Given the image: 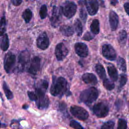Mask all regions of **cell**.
Segmentation results:
<instances>
[{
    "label": "cell",
    "mask_w": 129,
    "mask_h": 129,
    "mask_svg": "<svg viewBox=\"0 0 129 129\" xmlns=\"http://www.w3.org/2000/svg\"><path fill=\"white\" fill-rule=\"evenodd\" d=\"M70 125L74 129H84L78 122L74 120H72L71 121Z\"/></svg>",
    "instance_id": "d590c367"
},
{
    "label": "cell",
    "mask_w": 129,
    "mask_h": 129,
    "mask_svg": "<svg viewBox=\"0 0 129 129\" xmlns=\"http://www.w3.org/2000/svg\"><path fill=\"white\" fill-rule=\"evenodd\" d=\"M61 11L60 8H58L56 6L53 7L51 15L50 18V21L53 27H56L60 23L61 18Z\"/></svg>",
    "instance_id": "ba28073f"
},
{
    "label": "cell",
    "mask_w": 129,
    "mask_h": 129,
    "mask_svg": "<svg viewBox=\"0 0 129 129\" xmlns=\"http://www.w3.org/2000/svg\"><path fill=\"white\" fill-rule=\"evenodd\" d=\"M95 70L97 74L102 80H104L106 78L105 70L103 66L100 63H98L95 66Z\"/></svg>",
    "instance_id": "7402d4cb"
},
{
    "label": "cell",
    "mask_w": 129,
    "mask_h": 129,
    "mask_svg": "<svg viewBox=\"0 0 129 129\" xmlns=\"http://www.w3.org/2000/svg\"><path fill=\"white\" fill-rule=\"evenodd\" d=\"M80 17L84 23L86 22L87 18V14L85 9L83 8H82L80 10Z\"/></svg>",
    "instance_id": "e575fe53"
},
{
    "label": "cell",
    "mask_w": 129,
    "mask_h": 129,
    "mask_svg": "<svg viewBox=\"0 0 129 129\" xmlns=\"http://www.w3.org/2000/svg\"><path fill=\"white\" fill-rule=\"evenodd\" d=\"M127 81V79L126 75L125 74H121L119 80V87L122 88L126 84Z\"/></svg>",
    "instance_id": "836d02e7"
},
{
    "label": "cell",
    "mask_w": 129,
    "mask_h": 129,
    "mask_svg": "<svg viewBox=\"0 0 129 129\" xmlns=\"http://www.w3.org/2000/svg\"><path fill=\"white\" fill-rule=\"evenodd\" d=\"M69 50L63 43H58L55 47V54L58 61L63 60L68 55Z\"/></svg>",
    "instance_id": "30bf717a"
},
{
    "label": "cell",
    "mask_w": 129,
    "mask_h": 129,
    "mask_svg": "<svg viewBox=\"0 0 129 129\" xmlns=\"http://www.w3.org/2000/svg\"><path fill=\"white\" fill-rule=\"evenodd\" d=\"M1 36H2L4 34V32L6 31V21L5 15H3L1 18Z\"/></svg>",
    "instance_id": "1f68e13d"
},
{
    "label": "cell",
    "mask_w": 129,
    "mask_h": 129,
    "mask_svg": "<svg viewBox=\"0 0 129 129\" xmlns=\"http://www.w3.org/2000/svg\"><path fill=\"white\" fill-rule=\"evenodd\" d=\"M59 30L62 34L65 36H70L74 34V30L72 27L69 25H64L60 27Z\"/></svg>",
    "instance_id": "ffe728a7"
},
{
    "label": "cell",
    "mask_w": 129,
    "mask_h": 129,
    "mask_svg": "<svg viewBox=\"0 0 129 129\" xmlns=\"http://www.w3.org/2000/svg\"><path fill=\"white\" fill-rule=\"evenodd\" d=\"M117 64L120 71L123 72H125L126 70V63L125 60L123 58L121 57H118L117 61Z\"/></svg>",
    "instance_id": "cb8c5ba5"
},
{
    "label": "cell",
    "mask_w": 129,
    "mask_h": 129,
    "mask_svg": "<svg viewBox=\"0 0 129 129\" xmlns=\"http://www.w3.org/2000/svg\"><path fill=\"white\" fill-rule=\"evenodd\" d=\"M71 113L79 120H85L89 117V113L86 110L82 107L73 105L70 107Z\"/></svg>",
    "instance_id": "8992f818"
},
{
    "label": "cell",
    "mask_w": 129,
    "mask_h": 129,
    "mask_svg": "<svg viewBox=\"0 0 129 129\" xmlns=\"http://www.w3.org/2000/svg\"><path fill=\"white\" fill-rule=\"evenodd\" d=\"M61 13L68 19L73 17L76 14L77 6L73 2L67 1L65 2L60 8Z\"/></svg>",
    "instance_id": "3957f363"
},
{
    "label": "cell",
    "mask_w": 129,
    "mask_h": 129,
    "mask_svg": "<svg viewBox=\"0 0 129 129\" xmlns=\"http://www.w3.org/2000/svg\"><path fill=\"white\" fill-rule=\"evenodd\" d=\"M76 53L81 57H85L88 54V48L87 45L82 42H78L75 45Z\"/></svg>",
    "instance_id": "4fadbf2b"
},
{
    "label": "cell",
    "mask_w": 129,
    "mask_h": 129,
    "mask_svg": "<svg viewBox=\"0 0 129 129\" xmlns=\"http://www.w3.org/2000/svg\"><path fill=\"white\" fill-rule=\"evenodd\" d=\"M48 86V83L47 81L44 80H40L37 84L36 89L35 93L37 97L45 95V93L47 90Z\"/></svg>",
    "instance_id": "9a60e30c"
},
{
    "label": "cell",
    "mask_w": 129,
    "mask_h": 129,
    "mask_svg": "<svg viewBox=\"0 0 129 129\" xmlns=\"http://www.w3.org/2000/svg\"><path fill=\"white\" fill-rule=\"evenodd\" d=\"M102 53L103 56L109 60H114L116 57V53L113 47L110 44H105L102 47Z\"/></svg>",
    "instance_id": "52a82bcc"
},
{
    "label": "cell",
    "mask_w": 129,
    "mask_h": 129,
    "mask_svg": "<svg viewBox=\"0 0 129 129\" xmlns=\"http://www.w3.org/2000/svg\"><path fill=\"white\" fill-rule=\"evenodd\" d=\"M87 10L90 15H95L98 11V3L97 0H85Z\"/></svg>",
    "instance_id": "7c38bea8"
},
{
    "label": "cell",
    "mask_w": 129,
    "mask_h": 129,
    "mask_svg": "<svg viewBox=\"0 0 129 129\" xmlns=\"http://www.w3.org/2000/svg\"><path fill=\"white\" fill-rule=\"evenodd\" d=\"M114 122L112 121H108L104 123L101 129H114Z\"/></svg>",
    "instance_id": "d6a6232c"
},
{
    "label": "cell",
    "mask_w": 129,
    "mask_h": 129,
    "mask_svg": "<svg viewBox=\"0 0 129 129\" xmlns=\"http://www.w3.org/2000/svg\"><path fill=\"white\" fill-rule=\"evenodd\" d=\"M82 80L85 83L93 85H96L98 82L96 77L92 73H87L84 74L82 76Z\"/></svg>",
    "instance_id": "ac0fdd59"
},
{
    "label": "cell",
    "mask_w": 129,
    "mask_h": 129,
    "mask_svg": "<svg viewBox=\"0 0 129 129\" xmlns=\"http://www.w3.org/2000/svg\"><path fill=\"white\" fill-rule=\"evenodd\" d=\"M109 22L112 31L116 29L118 24V17L116 13L113 11L110 12L109 14Z\"/></svg>",
    "instance_id": "2e32d148"
},
{
    "label": "cell",
    "mask_w": 129,
    "mask_h": 129,
    "mask_svg": "<svg viewBox=\"0 0 129 129\" xmlns=\"http://www.w3.org/2000/svg\"><path fill=\"white\" fill-rule=\"evenodd\" d=\"M9 47V40L7 34H4L1 36V47L3 51H6Z\"/></svg>",
    "instance_id": "44dd1931"
},
{
    "label": "cell",
    "mask_w": 129,
    "mask_h": 129,
    "mask_svg": "<svg viewBox=\"0 0 129 129\" xmlns=\"http://www.w3.org/2000/svg\"><path fill=\"white\" fill-rule=\"evenodd\" d=\"M22 17L26 23L29 22L32 17V13L31 11L29 9H26L23 13Z\"/></svg>",
    "instance_id": "484cf974"
},
{
    "label": "cell",
    "mask_w": 129,
    "mask_h": 129,
    "mask_svg": "<svg viewBox=\"0 0 129 129\" xmlns=\"http://www.w3.org/2000/svg\"><path fill=\"white\" fill-rule=\"evenodd\" d=\"M26 1H27V0H26Z\"/></svg>",
    "instance_id": "b9f144b4"
},
{
    "label": "cell",
    "mask_w": 129,
    "mask_h": 129,
    "mask_svg": "<svg viewBox=\"0 0 129 129\" xmlns=\"http://www.w3.org/2000/svg\"><path fill=\"white\" fill-rule=\"evenodd\" d=\"M27 94H28L29 98H30V99L31 100L35 101L37 100L38 97H37V95L36 93H34L32 91H28Z\"/></svg>",
    "instance_id": "74e56055"
},
{
    "label": "cell",
    "mask_w": 129,
    "mask_h": 129,
    "mask_svg": "<svg viewBox=\"0 0 129 129\" xmlns=\"http://www.w3.org/2000/svg\"><path fill=\"white\" fill-rule=\"evenodd\" d=\"M30 55L28 51L25 50L21 51L18 57V68L20 71H22L26 65L29 62Z\"/></svg>",
    "instance_id": "9c48e42d"
},
{
    "label": "cell",
    "mask_w": 129,
    "mask_h": 129,
    "mask_svg": "<svg viewBox=\"0 0 129 129\" xmlns=\"http://www.w3.org/2000/svg\"><path fill=\"white\" fill-rule=\"evenodd\" d=\"M93 113L99 118H103L107 115L109 108L107 105L103 102H99L95 104L93 107Z\"/></svg>",
    "instance_id": "5b68a950"
},
{
    "label": "cell",
    "mask_w": 129,
    "mask_h": 129,
    "mask_svg": "<svg viewBox=\"0 0 129 129\" xmlns=\"http://www.w3.org/2000/svg\"><path fill=\"white\" fill-rule=\"evenodd\" d=\"M90 30L94 34H97L99 32V22L97 19H94L92 21L90 25Z\"/></svg>",
    "instance_id": "603a6c76"
},
{
    "label": "cell",
    "mask_w": 129,
    "mask_h": 129,
    "mask_svg": "<svg viewBox=\"0 0 129 129\" xmlns=\"http://www.w3.org/2000/svg\"><path fill=\"white\" fill-rule=\"evenodd\" d=\"M93 33L89 32H87L83 37V39L86 40V41H90L91 39H92L94 37V35L93 34Z\"/></svg>",
    "instance_id": "8d00e7d4"
},
{
    "label": "cell",
    "mask_w": 129,
    "mask_h": 129,
    "mask_svg": "<svg viewBox=\"0 0 129 129\" xmlns=\"http://www.w3.org/2000/svg\"><path fill=\"white\" fill-rule=\"evenodd\" d=\"M99 92L98 90L93 87H91L83 90L80 94V99L82 102L86 104H90L94 102L98 98Z\"/></svg>",
    "instance_id": "7a4b0ae2"
},
{
    "label": "cell",
    "mask_w": 129,
    "mask_h": 129,
    "mask_svg": "<svg viewBox=\"0 0 129 129\" xmlns=\"http://www.w3.org/2000/svg\"><path fill=\"white\" fill-rule=\"evenodd\" d=\"M36 44L37 47L42 50H45L48 48L49 45V41L47 35L45 32H42L39 35L36 40Z\"/></svg>",
    "instance_id": "8fae6325"
},
{
    "label": "cell",
    "mask_w": 129,
    "mask_h": 129,
    "mask_svg": "<svg viewBox=\"0 0 129 129\" xmlns=\"http://www.w3.org/2000/svg\"><path fill=\"white\" fill-rule=\"evenodd\" d=\"M127 128V122L123 118H120L118 120L117 129H126Z\"/></svg>",
    "instance_id": "4dcf8cb0"
},
{
    "label": "cell",
    "mask_w": 129,
    "mask_h": 129,
    "mask_svg": "<svg viewBox=\"0 0 129 129\" xmlns=\"http://www.w3.org/2000/svg\"><path fill=\"white\" fill-rule=\"evenodd\" d=\"M22 0H12V2L14 6H17L22 3Z\"/></svg>",
    "instance_id": "ab89813d"
},
{
    "label": "cell",
    "mask_w": 129,
    "mask_h": 129,
    "mask_svg": "<svg viewBox=\"0 0 129 129\" xmlns=\"http://www.w3.org/2000/svg\"><path fill=\"white\" fill-rule=\"evenodd\" d=\"M103 84L104 87L108 90H112L114 88V84L113 82L110 81L107 78L103 80Z\"/></svg>",
    "instance_id": "f1b7e54d"
},
{
    "label": "cell",
    "mask_w": 129,
    "mask_h": 129,
    "mask_svg": "<svg viewBox=\"0 0 129 129\" xmlns=\"http://www.w3.org/2000/svg\"><path fill=\"white\" fill-rule=\"evenodd\" d=\"M40 67V59L39 57L35 56L33 58L28 69V72L33 75L37 74Z\"/></svg>",
    "instance_id": "5bb4252c"
},
{
    "label": "cell",
    "mask_w": 129,
    "mask_h": 129,
    "mask_svg": "<svg viewBox=\"0 0 129 129\" xmlns=\"http://www.w3.org/2000/svg\"><path fill=\"white\" fill-rule=\"evenodd\" d=\"M108 75L113 81H116L118 79V72L115 67L109 66L107 67Z\"/></svg>",
    "instance_id": "d6986e66"
},
{
    "label": "cell",
    "mask_w": 129,
    "mask_h": 129,
    "mask_svg": "<svg viewBox=\"0 0 129 129\" xmlns=\"http://www.w3.org/2000/svg\"><path fill=\"white\" fill-rule=\"evenodd\" d=\"M36 104L39 109H46L48 107L49 104V98L45 95L39 96L36 101Z\"/></svg>",
    "instance_id": "e0dca14e"
},
{
    "label": "cell",
    "mask_w": 129,
    "mask_h": 129,
    "mask_svg": "<svg viewBox=\"0 0 129 129\" xmlns=\"http://www.w3.org/2000/svg\"><path fill=\"white\" fill-rule=\"evenodd\" d=\"M74 25L78 36H81L83 32V27L81 21L79 19L76 20Z\"/></svg>",
    "instance_id": "83f0119b"
},
{
    "label": "cell",
    "mask_w": 129,
    "mask_h": 129,
    "mask_svg": "<svg viewBox=\"0 0 129 129\" xmlns=\"http://www.w3.org/2000/svg\"><path fill=\"white\" fill-rule=\"evenodd\" d=\"M16 63V56L11 52H8L5 56L4 60V68L7 73H11L14 68Z\"/></svg>",
    "instance_id": "277c9868"
},
{
    "label": "cell",
    "mask_w": 129,
    "mask_h": 129,
    "mask_svg": "<svg viewBox=\"0 0 129 129\" xmlns=\"http://www.w3.org/2000/svg\"><path fill=\"white\" fill-rule=\"evenodd\" d=\"M39 15L41 19L45 18L47 16V9L46 5H42L39 11Z\"/></svg>",
    "instance_id": "f546056e"
},
{
    "label": "cell",
    "mask_w": 129,
    "mask_h": 129,
    "mask_svg": "<svg viewBox=\"0 0 129 129\" xmlns=\"http://www.w3.org/2000/svg\"><path fill=\"white\" fill-rule=\"evenodd\" d=\"M68 91V83L64 78L62 77L56 78L53 77L52 84L50 92L54 96L61 97Z\"/></svg>",
    "instance_id": "6da1fadb"
},
{
    "label": "cell",
    "mask_w": 129,
    "mask_h": 129,
    "mask_svg": "<svg viewBox=\"0 0 129 129\" xmlns=\"http://www.w3.org/2000/svg\"><path fill=\"white\" fill-rule=\"evenodd\" d=\"M127 34L124 30H121L119 32L118 36V40L119 43L121 45L125 44L126 40Z\"/></svg>",
    "instance_id": "d4e9b609"
},
{
    "label": "cell",
    "mask_w": 129,
    "mask_h": 129,
    "mask_svg": "<svg viewBox=\"0 0 129 129\" xmlns=\"http://www.w3.org/2000/svg\"><path fill=\"white\" fill-rule=\"evenodd\" d=\"M110 2L111 5L115 6L118 3L117 0H110Z\"/></svg>",
    "instance_id": "60d3db41"
},
{
    "label": "cell",
    "mask_w": 129,
    "mask_h": 129,
    "mask_svg": "<svg viewBox=\"0 0 129 129\" xmlns=\"http://www.w3.org/2000/svg\"><path fill=\"white\" fill-rule=\"evenodd\" d=\"M124 8L126 13L129 16V3H125L124 4Z\"/></svg>",
    "instance_id": "f35d334b"
},
{
    "label": "cell",
    "mask_w": 129,
    "mask_h": 129,
    "mask_svg": "<svg viewBox=\"0 0 129 129\" xmlns=\"http://www.w3.org/2000/svg\"><path fill=\"white\" fill-rule=\"evenodd\" d=\"M3 88L5 92V94L6 95V96L8 99H11L13 98V93L10 90V88L7 85L5 82H4L3 85Z\"/></svg>",
    "instance_id": "4316f807"
}]
</instances>
